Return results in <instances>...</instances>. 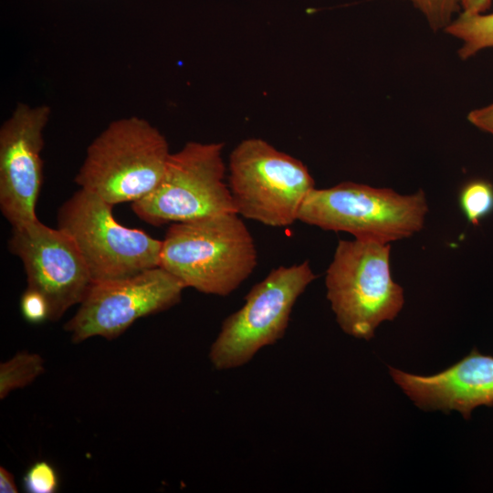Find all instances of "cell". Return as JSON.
I'll list each match as a JSON object with an SVG mask.
<instances>
[{
  "mask_svg": "<svg viewBox=\"0 0 493 493\" xmlns=\"http://www.w3.org/2000/svg\"><path fill=\"white\" fill-rule=\"evenodd\" d=\"M467 120L472 125L493 137V103L473 110L468 113Z\"/></svg>",
  "mask_w": 493,
  "mask_h": 493,
  "instance_id": "19",
  "label": "cell"
},
{
  "mask_svg": "<svg viewBox=\"0 0 493 493\" xmlns=\"http://www.w3.org/2000/svg\"><path fill=\"white\" fill-rule=\"evenodd\" d=\"M170 155L166 138L146 120H115L88 147L75 182L112 205L133 203L159 184Z\"/></svg>",
  "mask_w": 493,
  "mask_h": 493,
  "instance_id": "2",
  "label": "cell"
},
{
  "mask_svg": "<svg viewBox=\"0 0 493 493\" xmlns=\"http://www.w3.org/2000/svg\"><path fill=\"white\" fill-rule=\"evenodd\" d=\"M444 30L461 40L458 56L464 60L485 48L493 47V13L461 12Z\"/></svg>",
  "mask_w": 493,
  "mask_h": 493,
  "instance_id": "13",
  "label": "cell"
},
{
  "mask_svg": "<svg viewBox=\"0 0 493 493\" xmlns=\"http://www.w3.org/2000/svg\"><path fill=\"white\" fill-rule=\"evenodd\" d=\"M458 203L467 221L478 226L493 212V184L483 179L467 183L459 192Z\"/></svg>",
  "mask_w": 493,
  "mask_h": 493,
  "instance_id": "15",
  "label": "cell"
},
{
  "mask_svg": "<svg viewBox=\"0 0 493 493\" xmlns=\"http://www.w3.org/2000/svg\"><path fill=\"white\" fill-rule=\"evenodd\" d=\"M8 249L22 261L27 288L47 299L49 320H58L69 308L79 305L93 284L73 240L38 219L12 227Z\"/></svg>",
  "mask_w": 493,
  "mask_h": 493,
  "instance_id": "10",
  "label": "cell"
},
{
  "mask_svg": "<svg viewBox=\"0 0 493 493\" xmlns=\"http://www.w3.org/2000/svg\"><path fill=\"white\" fill-rule=\"evenodd\" d=\"M184 288L161 267L120 279L93 282L64 329L74 343L96 336L113 340L139 319L179 303Z\"/></svg>",
  "mask_w": 493,
  "mask_h": 493,
  "instance_id": "9",
  "label": "cell"
},
{
  "mask_svg": "<svg viewBox=\"0 0 493 493\" xmlns=\"http://www.w3.org/2000/svg\"><path fill=\"white\" fill-rule=\"evenodd\" d=\"M224 143L189 142L171 153L164 174L152 192L131 203L134 214L155 226L235 212Z\"/></svg>",
  "mask_w": 493,
  "mask_h": 493,
  "instance_id": "8",
  "label": "cell"
},
{
  "mask_svg": "<svg viewBox=\"0 0 493 493\" xmlns=\"http://www.w3.org/2000/svg\"><path fill=\"white\" fill-rule=\"evenodd\" d=\"M428 205L423 190L401 194L352 182L314 188L305 198L298 220L327 231L346 232L354 238L383 244L422 230Z\"/></svg>",
  "mask_w": 493,
  "mask_h": 493,
  "instance_id": "4",
  "label": "cell"
},
{
  "mask_svg": "<svg viewBox=\"0 0 493 493\" xmlns=\"http://www.w3.org/2000/svg\"><path fill=\"white\" fill-rule=\"evenodd\" d=\"M162 241L159 267L205 294H231L257 263L254 239L235 212L173 223Z\"/></svg>",
  "mask_w": 493,
  "mask_h": 493,
  "instance_id": "1",
  "label": "cell"
},
{
  "mask_svg": "<svg viewBox=\"0 0 493 493\" xmlns=\"http://www.w3.org/2000/svg\"><path fill=\"white\" fill-rule=\"evenodd\" d=\"M491 0H459L462 12L482 14L491 6Z\"/></svg>",
  "mask_w": 493,
  "mask_h": 493,
  "instance_id": "20",
  "label": "cell"
},
{
  "mask_svg": "<svg viewBox=\"0 0 493 493\" xmlns=\"http://www.w3.org/2000/svg\"><path fill=\"white\" fill-rule=\"evenodd\" d=\"M23 486L29 493H54L58 488V477L49 463L37 461L26 472Z\"/></svg>",
  "mask_w": 493,
  "mask_h": 493,
  "instance_id": "17",
  "label": "cell"
},
{
  "mask_svg": "<svg viewBox=\"0 0 493 493\" xmlns=\"http://www.w3.org/2000/svg\"><path fill=\"white\" fill-rule=\"evenodd\" d=\"M393 381L423 410L458 411L469 419L479 405L493 406V356L473 349L443 372L416 375L389 367Z\"/></svg>",
  "mask_w": 493,
  "mask_h": 493,
  "instance_id": "12",
  "label": "cell"
},
{
  "mask_svg": "<svg viewBox=\"0 0 493 493\" xmlns=\"http://www.w3.org/2000/svg\"><path fill=\"white\" fill-rule=\"evenodd\" d=\"M0 492L1 493H17L18 492V488L16 487L14 475L4 467H0Z\"/></svg>",
  "mask_w": 493,
  "mask_h": 493,
  "instance_id": "21",
  "label": "cell"
},
{
  "mask_svg": "<svg viewBox=\"0 0 493 493\" xmlns=\"http://www.w3.org/2000/svg\"><path fill=\"white\" fill-rule=\"evenodd\" d=\"M45 371L44 360L37 353L19 351L0 364V398L32 383Z\"/></svg>",
  "mask_w": 493,
  "mask_h": 493,
  "instance_id": "14",
  "label": "cell"
},
{
  "mask_svg": "<svg viewBox=\"0 0 493 493\" xmlns=\"http://www.w3.org/2000/svg\"><path fill=\"white\" fill-rule=\"evenodd\" d=\"M316 277L309 261L272 269L223 321L210 347L212 365L220 371L240 367L280 340L296 301Z\"/></svg>",
  "mask_w": 493,
  "mask_h": 493,
  "instance_id": "7",
  "label": "cell"
},
{
  "mask_svg": "<svg viewBox=\"0 0 493 493\" xmlns=\"http://www.w3.org/2000/svg\"><path fill=\"white\" fill-rule=\"evenodd\" d=\"M20 309L24 319L30 323L49 320V305L45 297L34 289L26 288L20 299Z\"/></svg>",
  "mask_w": 493,
  "mask_h": 493,
  "instance_id": "18",
  "label": "cell"
},
{
  "mask_svg": "<svg viewBox=\"0 0 493 493\" xmlns=\"http://www.w3.org/2000/svg\"><path fill=\"white\" fill-rule=\"evenodd\" d=\"M112 207L79 188L58 212V227L77 246L93 282L131 277L160 265L163 241L120 224Z\"/></svg>",
  "mask_w": 493,
  "mask_h": 493,
  "instance_id": "6",
  "label": "cell"
},
{
  "mask_svg": "<svg viewBox=\"0 0 493 493\" xmlns=\"http://www.w3.org/2000/svg\"><path fill=\"white\" fill-rule=\"evenodd\" d=\"M227 184L237 215L273 227L297 221L315 188L302 162L259 138L246 139L231 152Z\"/></svg>",
  "mask_w": 493,
  "mask_h": 493,
  "instance_id": "5",
  "label": "cell"
},
{
  "mask_svg": "<svg viewBox=\"0 0 493 493\" xmlns=\"http://www.w3.org/2000/svg\"><path fill=\"white\" fill-rule=\"evenodd\" d=\"M391 245L340 240L326 270L327 299L341 329L370 340L377 327L401 311L404 289L392 278Z\"/></svg>",
  "mask_w": 493,
  "mask_h": 493,
  "instance_id": "3",
  "label": "cell"
},
{
  "mask_svg": "<svg viewBox=\"0 0 493 493\" xmlns=\"http://www.w3.org/2000/svg\"><path fill=\"white\" fill-rule=\"evenodd\" d=\"M49 117L47 105L19 103L0 128V209L12 227L38 219L43 132Z\"/></svg>",
  "mask_w": 493,
  "mask_h": 493,
  "instance_id": "11",
  "label": "cell"
},
{
  "mask_svg": "<svg viewBox=\"0 0 493 493\" xmlns=\"http://www.w3.org/2000/svg\"><path fill=\"white\" fill-rule=\"evenodd\" d=\"M425 17L434 30L445 29L460 6L459 0H406Z\"/></svg>",
  "mask_w": 493,
  "mask_h": 493,
  "instance_id": "16",
  "label": "cell"
}]
</instances>
